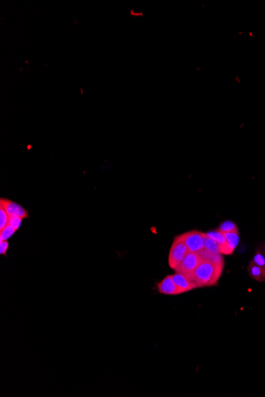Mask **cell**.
Here are the masks:
<instances>
[{"label": "cell", "mask_w": 265, "mask_h": 397, "mask_svg": "<svg viewBox=\"0 0 265 397\" xmlns=\"http://www.w3.org/2000/svg\"><path fill=\"white\" fill-rule=\"evenodd\" d=\"M0 206H2L4 208L6 213L8 214L9 217H18V218H22V219H26L29 218L28 211L25 210L24 208L16 203V202H12L9 199H5V198H1L0 200Z\"/></svg>", "instance_id": "5"}, {"label": "cell", "mask_w": 265, "mask_h": 397, "mask_svg": "<svg viewBox=\"0 0 265 397\" xmlns=\"http://www.w3.org/2000/svg\"><path fill=\"white\" fill-rule=\"evenodd\" d=\"M204 248L206 250H208V252H212V253L221 254L220 251L219 244H217L215 240H213L212 238L207 236L206 233H204Z\"/></svg>", "instance_id": "12"}, {"label": "cell", "mask_w": 265, "mask_h": 397, "mask_svg": "<svg viewBox=\"0 0 265 397\" xmlns=\"http://www.w3.org/2000/svg\"><path fill=\"white\" fill-rule=\"evenodd\" d=\"M198 254L200 255L202 260L212 262L213 264H217V265H225L223 256L221 254L212 253V252H208V250H206L205 248L200 251V252H198Z\"/></svg>", "instance_id": "9"}, {"label": "cell", "mask_w": 265, "mask_h": 397, "mask_svg": "<svg viewBox=\"0 0 265 397\" xmlns=\"http://www.w3.org/2000/svg\"><path fill=\"white\" fill-rule=\"evenodd\" d=\"M9 244L7 240L6 241H0V254L2 256H6V252L8 250Z\"/></svg>", "instance_id": "17"}, {"label": "cell", "mask_w": 265, "mask_h": 397, "mask_svg": "<svg viewBox=\"0 0 265 397\" xmlns=\"http://www.w3.org/2000/svg\"><path fill=\"white\" fill-rule=\"evenodd\" d=\"M217 230L222 232V233H225V232H239V230H238L237 226L236 225V223H234V222L230 221H225L222 222V223L220 224Z\"/></svg>", "instance_id": "13"}, {"label": "cell", "mask_w": 265, "mask_h": 397, "mask_svg": "<svg viewBox=\"0 0 265 397\" xmlns=\"http://www.w3.org/2000/svg\"><path fill=\"white\" fill-rule=\"evenodd\" d=\"M157 286H158V292L159 294L170 296L181 294L180 290H178L174 281L171 279V275L166 276L160 282L157 284Z\"/></svg>", "instance_id": "7"}, {"label": "cell", "mask_w": 265, "mask_h": 397, "mask_svg": "<svg viewBox=\"0 0 265 397\" xmlns=\"http://www.w3.org/2000/svg\"><path fill=\"white\" fill-rule=\"evenodd\" d=\"M171 277L181 294L187 293V292L192 291L197 288L196 283L192 281L189 276L185 275L183 273H175L171 275Z\"/></svg>", "instance_id": "6"}, {"label": "cell", "mask_w": 265, "mask_h": 397, "mask_svg": "<svg viewBox=\"0 0 265 397\" xmlns=\"http://www.w3.org/2000/svg\"><path fill=\"white\" fill-rule=\"evenodd\" d=\"M180 240L184 242L188 247L190 252L198 253L204 248V233L196 230L190 231L181 234L180 236Z\"/></svg>", "instance_id": "3"}, {"label": "cell", "mask_w": 265, "mask_h": 397, "mask_svg": "<svg viewBox=\"0 0 265 397\" xmlns=\"http://www.w3.org/2000/svg\"><path fill=\"white\" fill-rule=\"evenodd\" d=\"M223 235L228 247L234 252L239 243V232H225Z\"/></svg>", "instance_id": "11"}, {"label": "cell", "mask_w": 265, "mask_h": 397, "mask_svg": "<svg viewBox=\"0 0 265 397\" xmlns=\"http://www.w3.org/2000/svg\"><path fill=\"white\" fill-rule=\"evenodd\" d=\"M252 260L265 269V243L258 245Z\"/></svg>", "instance_id": "10"}, {"label": "cell", "mask_w": 265, "mask_h": 397, "mask_svg": "<svg viewBox=\"0 0 265 397\" xmlns=\"http://www.w3.org/2000/svg\"><path fill=\"white\" fill-rule=\"evenodd\" d=\"M189 252L188 247L184 242L180 240L179 236H175L168 255V265L170 268L175 269L177 267Z\"/></svg>", "instance_id": "2"}, {"label": "cell", "mask_w": 265, "mask_h": 397, "mask_svg": "<svg viewBox=\"0 0 265 397\" xmlns=\"http://www.w3.org/2000/svg\"><path fill=\"white\" fill-rule=\"evenodd\" d=\"M248 273L253 280L259 282H265V269L255 264L253 260L250 261L248 265Z\"/></svg>", "instance_id": "8"}, {"label": "cell", "mask_w": 265, "mask_h": 397, "mask_svg": "<svg viewBox=\"0 0 265 397\" xmlns=\"http://www.w3.org/2000/svg\"><path fill=\"white\" fill-rule=\"evenodd\" d=\"M9 218L10 217L4 208L0 206V231L4 229L6 226L8 225Z\"/></svg>", "instance_id": "14"}, {"label": "cell", "mask_w": 265, "mask_h": 397, "mask_svg": "<svg viewBox=\"0 0 265 397\" xmlns=\"http://www.w3.org/2000/svg\"><path fill=\"white\" fill-rule=\"evenodd\" d=\"M202 259L200 255L195 252H189L185 256L181 264L175 268V273H183L185 275H189L195 272L198 266L201 264Z\"/></svg>", "instance_id": "4"}, {"label": "cell", "mask_w": 265, "mask_h": 397, "mask_svg": "<svg viewBox=\"0 0 265 397\" xmlns=\"http://www.w3.org/2000/svg\"><path fill=\"white\" fill-rule=\"evenodd\" d=\"M22 218H18V217H10L9 218L8 225L12 227L15 231H18V228H20L21 224H22Z\"/></svg>", "instance_id": "16"}, {"label": "cell", "mask_w": 265, "mask_h": 397, "mask_svg": "<svg viewBox=\"0 0 265 397\" xmlns=\"http://www.w3.org/2000/svg\"><path fill=\"white\" fill-rule=\"evenodd\" d=\"M16 232L12 227L10 225L6 226L4 229L0 231V241H6Z\"/></svg>", "instance_id": "15"}, {"label": "cell", "mask_w": 265, "mask_h": 397, "mask_svg": "<svg viewBox=\"0 0 265 397\" xmlns=\"http://www.w3.org/2000/svg\"><path fill=\"white\" fill-rule=\"evenodd\" d=\"M224 265L202 260L201 264L192 274H189L197 288L210 287L217 285L223 271Z\"/></svg>", "instance_id": "1"}]
</instances>
